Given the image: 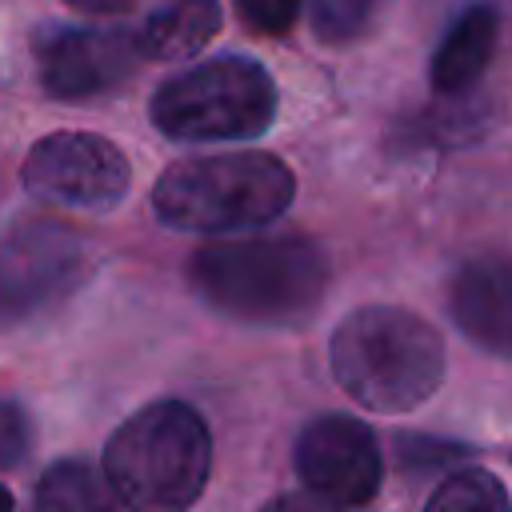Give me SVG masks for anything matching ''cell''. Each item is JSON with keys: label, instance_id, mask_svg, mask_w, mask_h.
<instances>
[{"label": "cell", "instance_id": "ac0fdd59", "mask_svg": "<svg viewBox=\"0 0 512 512\" xmlns=\"http://www.w3.org/2000/svg\"><path fill=\"white\" fill-rule=\"evenodd\" d=\"M304 0H236L240 16L260 32H288L300 16Z\"/></svg>", "mask_w": 512, "mask_h": 512}, {"label": "cell", "instance_id": "e0dca14e", "mask_svg": "<svg viewBox=\"0 0 512 512\" xmlns=\"http://www.w3.org/2000/svg\"><path fill=\"white\" fill-rule=\"evenodd\" d=\"M32 452V420L20 404L0 400V468L24 464Z\"/></svg>", "mask_w": 512, "mask_h": 512}, {"label": "cell", "instance_id": "44dd1931", "mask_svg": "<svg viewBox=\"0 0 512 512\" xmlns=\"http://www.w3.org/2000/svg\"><path fill=\"white\" fill-rule=\"evenodd\" d=\"M0 512H16V504H12V492L0 484Z\"/></svg>", "mask_w": 512, "mask_h": 512}, {"label": "cell", "instance_id": "9a60e30c", "mask_svg": "<svg viewBox=\"0 0 512 512\" xmlns=\"http://www.w3.org/2000/svg\"><path fill=\"white\" fill-rule=\"evenodd\" d=\"M384 0H312V32L324 44H348L356 36H364L376 20Z\"/></svg>", "mask_w": 512, "mask_h": 512}, {"label": "cell", "instance_id": "6da1fadb", "mask_svg": "<svg viewBox=\"0 0 512 512\" xmlns=\"http://www.w3.org/2000/svg\"><path fill=\"white\" fill-rule=\"evenodd\" d=\"M328 276V256L308 236L216 240L188 260V280L208 308L264 328L308 320L328 292Z\"/></svg>", "mask_w": 512, "mask_h": 512}, {"label": "cell", "instance_id": "7c38bea8", "mask_svg": "<svg viewBox=\"0 0 512 512\" xmlns=\"http://www.w3.org/2000/svg\"><path fill=\"white\" fill-rule=\"evenodd\" d=\"M220 32L216 0H168L132 36L144 60H184Z\"/></svg>", "mask_w": 512, "mask_h": 512}, {"label": "cell", "instance_id": "8fae6325", "mask_svg": "<svg viewBox=\"0 0 512 512\" xmlns=\"http://www.w3.org/2000/svg\"><path fill=\"white\" fill-rule=\"evenodd\" d=\"M496 32H500V20H496V8L488 4H468L452 28L444 32L432 64H428V80L440 96H464L476 88V80L484 76L492 52H496Z\"/></svg>", "mask_w": 512, "mask_h": 512}, {"label": "cell", "instance_id": "ba28073f", "mask_svg": "<svg viewBox=\"0 0 512 512\" xmlns=\"http://www.w3.org/2000/svg\"><path fill=\"white\" fill-rule=\"evenodd\" d=\"M36 68L40 84L56 100H88L132 76L140 64L136 36L128 28H80V24H44L36 32Z\"/></svg>", "mask_w": 512, "mask_h": 512}, {"label": "cell", "instance_id": "5b68a950", "mask_svg": "<svg viewBox=\"0 0 512 512\" xmlns=\"http://www.w3.org/2000/svg\"><path fill=\"white\" fill-rule=\"evenodd\" d=\"M148 112L168 140H252L276 120V84L252 56H212L168 76Z\"/></svg>", "mask_w": 512, "mask_h": 512}, {"label": "cell", "instance_id": "3957f363", "mask_svg": "<svg viewBox=\"0 0 512 512\" xmlns=\"http://www.w3.org/2000/svg\"><path fill=\"white\" fill-rule=\"evenodd\" d=\"M212 472V436L184 400H156L128 416L104 448V480L128 512H188Z\"/></svg>", "mask_w": 512, "mask_h": 512}, {"label": "cell", "instance_id": "2e32d148", "mask_svg": "<svg viewBox=\"0 0 512 512\" xmlns=\"http://www.w3.org/2000/svg\"><path fill=\"white\" fill-rule=\"evenodd\" d=\"M468 448L456 444V440H432V436H400L396 440V456L408 472H432L440 464H452L460 460Z\"/></svg>", "mask_w": 512, "mask_h": 512}, {"label": "cell", "instance_id": "9c48e42d", "mask_svg": "<svg viewBox=\"0 0 512 512\" xmlns=\"http://www.w3.org/2000/svg\"><path fill=\"white\" fill-rule=\"evenodd\" d=\"M296 472L308 488L332 496L344 508L368 504L384 480V456L376 432L340 412H324L296 436Z\"/></svg>", "mask_w": 512, "mask_h": 512}, {"label": "cell", "instance_id": "7a4b0ae2", "mask_svg": "<svg viewBox=\"0 0 512 512\" xmlns=\"http://www.w3.org/2000/svg\"><path fill=\"white\" fill-rule=\"evenodd\" d=\"M336 384L372 412H408L424 404L444 380L440 332L396 304H368L348 312L328 344Z\"/></svg>", "mask_w": 512, "mask_h": 512}, {"label": "cell", "instance_id": "52a82bcc", "mask_svg": "<svg viewBox=\"0 0 512 512\" xmlns=\"http://www.w3.org/2000/svg\"><path fill=\"white\" fill-rule=\"evenodd\" d=\"M20 180L36 200L80 212H108L128 196L132 164L108 136L48 132L28 148Z\"/></svg>", "mask_w": 512, "mask_h": 512}, {"label": "cell", "instance_id": "d6986e66", "mask_svg": "<svg viewBox=\"0 0 512 512\" xmlns=\"http://www.w3.org/2000/svg\"><path fill=\"white\" fill-rule=\"evenodd\" d=\"M260 512H344V504H336L332 496H324L316 488H300V492H284V496L268 500Z\"/></svg>", "mask_w": 512, "mask_h": 512}, {"label": "cell", "instance_id": "30bf717a", "mask_svg": "<svg viewBox=\"0 0 512 512\" xmlns=\"http://www.w3.org/2000/svg\"><path fill=\"white\" fill-rule=\"evenodd\" d=\"M448 312L476 348L512 360V260H464L448 284Z\"/></svg>", "mask_w": 512, "mask_h": 512}, {"label": "cell", "instance_id": "277c9868", "mask_svg": "<svg viewBox=\"0 0 512 512\" xmlns=\"http://www.w3.org/2000/svg\"><path fill=\"white\" fill-rule=\"evenodd\" d=\"M296 196L292 168L272 152L176 160L152 188V208L180 232H244L272 224Z\"/></svg>", "mask_w": 512, "mask_h": 512}, {"label": "cell", "instance_id": "8992f818", "mask_svg": "<svg viewBox=\"0 0 512 512\" xmlns=\"http://www.w3.org/2000/svg\"><path fill=\"white\" fill-rule=\"evenodd\" d=\"M88 276V244L56 220H20L0 236V324L56 312Z\"/></svg>", "mask_w": 512, "mask_h": 512}, {"label": "cell", "instance_id": "ffe728a7", "mask_svg": "<svg viewBox=\"0 0 512 512\" xmlns=\"http://www.w3.org/2000/svg\"><path fill=\"white\" fill-rule=\"evenodd\" d=\"M72 8H80V12H120V8H128L132 0H68Z\"/></svg>", "mask_w": 512, "mask_h": 512}, {"label": "cell", "instance_id": "4fadbf2b", "mask_svg": "<svg viewBox=\"0 0 512 512\" xmlns=\"http://www.w3.org/2000/svg\"><path fill=\"white\" fill-rule=\"evenodd\" d=\"M36 512H120V500L88 460H56L36 484Z\"/></svg>", "mask_w": 512, "mask_h": 512}, {"label": "cell", "instance_id": "5bb4252c", "mask_svg": "<svg viewBox=\"0 0 512 512\" xmlns=\"http://www.w3.org/2000/svg\"><path fill=\"white\" fill-rule=\"evenodd\" d=\"M424 512H512V500L488 468H460L432 488Z\"/></svg>", "mask_w": 512, "mask_h": 512}]
</instances>
